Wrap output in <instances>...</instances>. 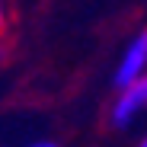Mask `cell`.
Returning <instances> with one entry per match:
<instances>
[{
  "label": "cell",
  "mask_w": 147,
  "mask_h": 147,
  "mask_svg": "<svg viewBox=\"0 0 147 147\" xmlns=\"http://www.w3.org/2000/svg\"><path fill=\"white\" fill-rule=\"evenodd\" d=\"M141 112H147V74L118 90L115 102L109 109V125L112 128H128Z\"/></svg>",
  "instance_id": "6da1fadb"
},
{
  "label": "cell",
  "mask_w": 147,
  "mask_h": 147,
  "mask_svg": "<svg viewBox=\"0 0 147 147\" xmlns=\"http://www.w3.org/2000/svg\"><path fill=\"white\" fill-rule=\"evenodd\" d=\"M144 74H147V29H141L138 38L128 45V51L121 55V64L115 70V90L128 86L131 80L144 77Z\"/></svg>",
  "instance_id": "7a4b0ae2"
},
{
  "label": "cell",
  "mask_w": 147,
  "mask_h": 147,
  "mask_svg": "<svg viewBox=\"0 0 147 147\" xmlns=\"http://www.w3.org/2000/svg\"><path fill=\"white\" fill-rule=\"evenodd\" d=\"M7 26H10V13H7V3L0 0V35L7 32Z\"/></svg>",
  "instance_id": "3957f363"
},
{
  "label": "cell",
  "mask_w": 147,
  "mask_h": 147,
  "mask_svg": "<svg viewBox=\"0 0 147 147\" xmlns=\"http://www.w3.org/2000/svg\"><path fill=\"white\" fill-rule=\"evenodd\" d=\"M29 147H58V144H51V141H38V144H29Z\"/></svg>",
  "instance_id": "277c9868"
},
{
  "label": "cell",
  "mask_w": 147,
  "mask_h": 147,
  "mask_svg": "<svg viewBox=\"0 0 147 147\" xmlns=\"http://www.w3.org/2000/svg\"><path fill=\"white\" fill-rule=\"evenodd\" d=\"M138 147H147V138H144V141H141V144H138Z\"/></svg>",
  "instance_id": "5b68a950"
}]
</instances>
